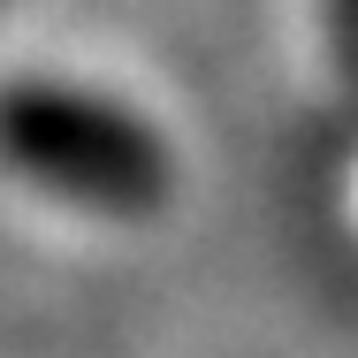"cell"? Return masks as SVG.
I'll list each match as a JSON object with an SVG mask.
<instances>
[{
  "mask_svg": "<svg viewBox=\"0 0 358 358\" xmlns=\"http://www.w3.org/2000/svg\"><path fill=\"white\" fill-rule=\"evenodd\" d=\"M0 160L46 199L84 214L138 221L168 206L176 160L138 107L84 84H8L0 92Z\"/></svg>",
  "mask_w": 358,
  "mask_h": 358,
  "instance_id": "6da1fadb",
  "label": "cell"
},
{
  "mask_svg": "<svg viewBox=\"0 0 358 358\" xmlns=\"http://www.w3.org/2000/svg\"><path fill=\"white\" fill-rule=\"evenodd\" d=\"M328 46H336V69L358 84V0H328Z\"/></svg>",
  "mask_w": 358,
  "mask_h": 358,
  "instance_id": "7a4b0ae2",
  "label": "cell"
}]
</instances>
